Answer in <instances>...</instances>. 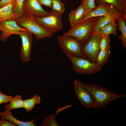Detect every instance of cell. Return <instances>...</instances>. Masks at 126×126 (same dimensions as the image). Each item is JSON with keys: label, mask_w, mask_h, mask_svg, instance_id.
<instances>
[{"label": "cell", "mask_w": 126, "mask_h": 126, "mask_svg": "<svg viewBox=\"0 0 126 126\" xmlns=\"http://www.w3.org/2000/svg\"><path fill=\"white\" fill-rule=\"evenodd\" d=\"M0 23L2 27V32L0 35V40L2 42L6 41L12 34L18 35L22 32L28 31L19 26L16 21L4 20Z\"/></svg>", "instance_id": "cell-11"}, {"label": "cell", "mask_w": 126, "mask_h": 126, "mask_svg": "<svg viewBox=\"0 0 126 126\" xmlns=\"http://www.w3.org/2000/svg\"><path fill=\"white\" fill-rule=\"evenodd\" d=\"M126 14H122L119 16L116 20L117 21L119 30L121 33V36L118 37L121 40L123 47L126 48Z\"/></svg>", "instance_id": "cell-19"}, {"label": "cell", "mask_w": 126, "mask_h": 126, "mask_svg": "<svg viewBox=\"0 0 126 126\" xmlns=\"http://www.w3.org/2000/svg\"><path fill=\"white\" fill-rule=\"evenodd\" d=\"M88 12L81 4L76 9L70 12L68 14V18L71 27L80 22Z\"/></svg>", "instance_id": "cell-14"}, {"label": "cell", "mask_w": 126, "mask_h": 126, "mask_svg": "<svg viewBox=\"0 0 126 126\" xmlns=\"http://www.w3.org/2000/svg\"><path fill=\"white\" fill-rule=\"evenodd\" d=\"M113 7L112 5L106 3L98 5L93 11L88 13L80 22L91 18L107 15Z\"/></svg>", "instance_id": "cell-13"}, {"label": "cell", "mask_w": 126, "mask_h": 126, "mask_svg": "<svg viewBox=\"0 0 126 126\" xmlns=\"http://www.w3.org/2000/svg\"><path fill=\"white\" fill-rule=\"evenodd\" d=\"M2 29V26L1 24H0V31H1Z\"/></svg>", "instance_id": "cell-32"}, {"label": "cell", "mask_w": 126, "mask_h": 126, "mask_svg": "<svg viewBox=\"0 0 126 126\" xmlns=\"http://www.w3.org/2000/svg\"><path fill=\"white\" fill-rule=\"evenodd\" d=\"M101 36L99 43L100 50L105 49L110 47L111 40L109 35Z\"/></svg>", "instance_id": "cell-26"}, {"label": "cell", "mask_w": 126, "mask_h": 126, "mask_svg": "<svg viewBox=\"0 0 126 126\" xmlns=\"http://www.w3.org/2000/svg\"><path fill=\"white\" fill-rule=\"evenodd\" d=\"M74 84L75 92L81 103L86 108H94L95 101L91 93L79 81L75 80Z\"/></svg>", "instance_id": "cell-8"}, {"label": "cell", "mask_w": 126, "mask_h": 126, "mask_svg": "<svg viewBox=\"0 0 126 126\" xmlns=\"http://www.w3.org/2000/svg\"><path fill=\"white\" fill-rule=\"evenodd\" d=\"M57 40L64 52L66 54L86 58L82 52L80 44L75 38L63 35L58 36Z\"/></svg>", "instance_id": "cell-6"}, {"label": "cell", "mask_w": 126, "mask_h": 126, "mask_svg": "<svg viewBox=\"0 0 126 126\" xmlns=\"http://www.w3.org/2000/svg\"><path fill=\"white\" fill-rule=\"evenodd\" d=\"M55 116L53 114L45 117L41 122L40 126H59L55 120Z\"/></svg>", "instance_id": "cell-24"}, {"label": "cell", "mask_w": 126, "mask_h": 126, "mask_svg": "<svg viewBox=\"0 0 126 126\" xmlns=\"http://www.w3.org/2000/svg\"><path fill=\"white\" fill-rule=\"evenodd\" d=\"M15 4L12 3L0 8V23L2 21H16L18 19L13 8Z\"/></svg>", "instance_id": "cell-15"}, {"label": "cell", "mask_w": 126, "mask_h": 126, "mask_svg": "<svg viewBox=\"0 0 126 126\" xmlns=\"http://www.w3.org/2000/svg\"><path fill=\"white\" fill-rule=\"evenodd\" d=\"M18 35L21 38L22 46L20 55L22 62H27L30 59L33 41L32 34L28 31H23Z\"/></svg>", "instance_id": "cell-10"}, {"label": "cell", "mask_w": 126, "mask_h": 126, "mask_svg": "<svg viewBox=\"0 0 126 126\" xmlns=\"http://www.w3.org/2000/svg\"><path fill=\"white\" fill-rule=\"evenodd\" d=\"M17 24L21 27L27 30L34 34L36 40H38L45 38L51 37L53 34L45 29L31 16L23 14L16 20Z\"/></svg>", "instance_id": "cell-3"}, {"label": "cell", "mask_w": 126, "mask_h": 126, "mask_svg": "<svg viewBox=\"0 0 126 126\" xmlns=\"http://www.w3.org/2000/svg\"><path fill=\"white\" fill-rule=\"evenodd\" d=\"M62 14L52 10L46 16L34 17L45 29L53 34L60 30L63 28L61 18Z\"/></svg>", "instance_id": "cell-5"}, {"label": "cell", "mask_w": 126, "mask_h": 126, "mask_svg": "<svg viewBox=\"0 0 126 126\" xmlns=\"http://www.w3.org/2000/svg\"><path fill=\"white\" fill-rule=\"evenodd\" d=\"M100 35H91L87 42L82 46V52L86 58L96 63L98 55L100 50Z\"/></svg>", "instance_id": "cell-7"}, {"label": "cell", "mask_w": 126, "mask_h": 126, "mask_svg": "<svg viewBox=\"0 0 126 126\" xmlns=\"http://www.w3.org/2000/svg\"><path fill=\"white\" fill-rule=\"evenodd\" d=\"M116 21L115 20H112L91 35H99L102 36L111 34L116 35V31L118 24Z\"/></svg>", "instance_id": "cell-18"}, {"label": "cell", "mask_w": 126, "mask_h": 126, "mask_svg": "<svg viewBox=\"0 0 126 126\" xmlns=\"http://www.w3.org/2000/svg\"><path fill=\"white\" fill-rule=\"evenodd\" d=\"M41 4L45 5L47 7L51 8L52 0H38Z\"/></svg>", "instance_id": "cell-30"}, {"label": "cell", "mask_w": 126, "mask_h": 126, "mask_svg": "<svg viewBox=\"0 0 126 126\" xmlns=\"http://www.w3.org/2000/svg\"><path fill=\"white\" fill-rule=\"evenodd\" d=\"M0 117L1 118L8 120L9 121L19 126H36L34 123V122L36 118L28 122L21 121L16 119L13 116L10 110L5 108L4 111H0Z\"/></svg>", "instance_id": "cell-16"}, {"label": "cell", "mask_w": 126, "mask_h": 126, "mask_svg": "<svg viewBox=\"0 0 126 126\" xmlns=\"http://www.w3.org/2000/svg\"><path fill=\"white\" fill-rule=\"evenodd\" d=\"M24 0H15V4L14 6L13 10L16 14L18 18L23 15V7Z\"/></svg>", "instance_id": "cell-25"}, {"label": "cell", "mask_w": 126, "mask_h": 126, "mask_svg": "<svg viewBox=\"0 0 126 126\" xmlns=\"http://www.w3.org/2000/svg\"><path fill=\"white\" fill-rule=\"evenodd\" d=\"M122 14L113 7L108 15L98 17L97 23L93 28L91 35L112 20H116L119 16Z\"/></svg>", "instance_id": "cell-12"}, {"label": "cell", "mask_w": 126, "mask_h": 126, "mask_svg": "<svg viewBox=\"0 0 126 126\" xmlns=\"http://www.w3.org/2000/svg\"><path fill=\"white\" fill-rule=\"evenodd\" d=\"M98 17L91 18L70 27L69 31L63 35L72 37L77 40L82 46L91 35L93 28Z\"/></svg>", "instance_id": "cell-2"}, {"label": "cell", "mask_w": 126, "mask_h": 126, "mask_svg": "<svg viewBox=\"0 0 126 126\" xmlns=\"http://www.w3.org/2000/svg\"><path fill=\"white\" fill-rule=\"evenodd\" d=\"M15 2V0H1L0 1V8Z\"/></svg>", "instance_id": "cell-31"}, {"label": "cell", "mask_w": 126, "mask_h": 126, "mask_svg": "<svg viewBox=\"0 0 126 126\" xmlns=\"http://www.w3.org/2000/svg\"><path fill=\"white\" fill-rule=\"evenodd\" d=\"M89 12L94 10L97 7L94 0H82L81 4Z\"/></svg>", "instance_id": "cell-27"}, {"label": "cell", "mask_w": 126, "mask_h": 126, "mask_svg": "<svg viewBox=\"0 0 126 126\" xmlns=\"http://www.w3.org/2000/svg\"><path fill=\"white\" fill-rule=\"evenodd\" d=\"M95 4L98 6L104 3L112 5L122 14H126V0H94Z\"/></svg>", "instance_id": "cell-17"}, {"label": "cell", "mask_w": 126, "mask_h": 126, "mask_svg": "<svg viewBox=\"0 0 126 126\" xmlns=\"http://www.w3.org/2000/svg\"><path fill=\"white\" fill-rule=\"evenodd\" d=\"M16 125L9 121H7L4 118L0 120V126H15Z\"/></svg>", "instance_id": "cell-29"}, {"label": "cell", "mask_w": 126, "mask_h": 126, "mask_svg": "<svg viewBox=\"0 0 126 126\" xmlns=\"http://www.w3.org/2000/svg\"><path fill=\"white\" fill-rule=\"evenodd\" d=\"M13 97L4 94L0 91V104L10 102Z\"/></svg>", "instance_id": "cell-28"}, {"label": "cell", "mask_w": 126, "mask_h": 126, "mask_svg": "<svg viewBox=\"0 0 126 126\" xmlns=\"http://www.w3.org/2000/svg\"><path fill=\"white\" fill-rule=\"evenodd\" d=\"M51 8L52 11L62 14L64 12L65 9L64 4L61 0H52Z\"/></svg>", "instance_id": "cell-23"}, {"label": "cell", "mask_w": 126, "mask_h": 126, "mask_svg": "<svg viewBox=\"0 0 126 126\" xmlns=\"http://www.w3.org/2000/svg\"><path fill=\"white\" fill-rule=\"evenodd\" d=\"M23 100L20 95L13 97L8 104L5 105V109L10 110L16 108H23Z\"/></svg>", "instance_id": "cell-20"}, {"label": "cell", "mask_w": 126, "mask_h": 126, "mask_svg": "<svg viewBox=\"0 0 126 126\" xmlns=\"http://www.w3.org/2000/svg\"><path fill=\"white\" fill-rule=\"evenodd\" d=\"M66 54L72 62L73 69L78 73L92 74L99 72L102 69V66L92 62L86 58Z\"/></svg>", "instance_id": "cell-4"}, {"label": "cell", "mask_w": 126, "mask_h": 126, "mask_svg": "<svg viewBox=\"0 0 126 126\" xmlns=\"http://www.w3.org/2000/svg\"><path fill=\"white\" fill-rule=\"evenodd\" d=\"M40 97L37 95H34L31 98L23 100V108L27 112L32 110L35 105L39 104L41 102Z\"/></svg>", "instance_id": "cell-21"}, {"label": "cell", "mask_w": 126, "mask_h": 126, "mask_svg": "<svg viewBox=\"0 0 126 126\" xmlns=\"http://www.w3.org/2000/svg\"><path fill=\"white\" fill-rule=\"evenodd\" d=\"M84 87L91 94L95 101L94 108L100 109L118 98H124V94L117 95L111 91L99 85L94 84H88L82 83Z\"/></svg>", "instance_id": "cell-1"}, {"label": "cell", "mask_w": 126, "mask_h": 126, "mask_svg": "<svg viewBox=\"0 0 126 126\" xmlns=\"http://www.w3.org/2000/svg\"><path fill=\"white\" fill-rule=\"evenodd\" d=\"M23 12V14L38 18L46 16L49 12L43 9L38 0H24Z\"/></svg>", "instance_id": "cell-9"}, {"label": "cell", "mask_w": 126, "mask_h": 126, "mask_svg": "<svg viewBox=\"0 0 126 126\" xmlns=\"http://www.w3.org/2000/svg\"><path fill=\"white\" fill-rule=\"evenodd\" d=\"M110 48L100 50L96 59L97 64L102 66L107 62L111 52Z\"/></svg>", "instance_id": "cell-22"}]
</instances>
